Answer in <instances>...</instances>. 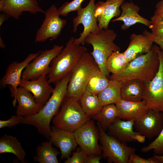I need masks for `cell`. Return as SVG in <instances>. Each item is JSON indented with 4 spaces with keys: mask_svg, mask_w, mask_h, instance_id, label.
Here are the masks:
<instances>
[{
    "mask_svg": "<svg viewBox=\"0 0 163 163\" xmlns=\"http://www.w3.org/2000/svg\"><path fill=\"white\" fill-rule=\"evenodd\" d=\"M72 72L55 84L51 96L36 114L24 117L22 123L35 127L38 132L49 139L51 132L50 122L58 113L66 97L68 85Z\"/></svg>",
    "mask_w": 163,
    "mask_h": 163,
    "instance_id": "obj_1",
    "label": "cell"
},
{
    "mask_svg": "<svg viewBox=\"0 0 163 163\" xmlns=\"http://www.w3.org/2000/svg\"><path fill=\"white\" fill-rule=\"evenodd\" d=\"M159 63L156 45H155L149 53L140 55L129 62L120 73L112 74L110 76V79L122 82L133 79L144 82L150 81L157 73Z\"/></svg>",
    "mask_w": 163,
    "mask_h": 163,
    "instance_id": "obj_2",
    "label": "cell"
},
{
    "mask_svg": "<svg viewBox=\"0 0 163 163\" xmlns=\"http://www.w3.org/2000/svg\"><path fill=\"white\" fill-rule=\"evenodd\" d=\"M74 39L71 37L65 48L51 62L47 77L50 84H55L71 72L83 54L87 51L85 46L75 44Z\"/></svg>",
    "mask_w": 163,
    "mask_h": 163,
    "instance_id": "obj_3",
    "label": "cell"
},
{
    "mask_svg": "<svg viewBox=\"0 0 163 163\" xmlns=\"http://www.w3.org/2000/svg\"><path fill=\"white\" fill-rule=\"evenodd\" d=\"M117 36L113 30L101 29L97 34L89 33L85 40V43L92 46L93 51L91 53L100 70L107 77L109 76L110 73L106 67L107 60L113 52L120 50L114 42Z\"/></svg>",
    "mask_w": 163,
    "mask_h": 163,
    "instance_id": "obj_4",
    "label": "cell"
},
{
    "mask_svg": "<svg viewBox=\"0 0 163 163\" xmlns=\"http://www.w3.org/2000/svg\"><path fill=\"white\" fill-rule=\"evenodd\" d=\"M99 69L91 54L85 52L72 72L66 97L79 101L90 78Z\"/></svg>",
    "mask_w": 163,
    "mask_h": 163,
    "instance_id": "obj_5",
    "label": "cell"
},
{
    "mask_svg": "<svg viewBox=\"0 0 163 163\" xmlns=\"http://www.w3.org/2000/svg\"><path fill=\"white\" fill-rule=\"evenodd\" d=\"M58 113L52 119L56 127L74 132L90 120L79 101L66 97Z\"/></svg>",
    "mask_w": 163,
    "mask_h": 163,
    "instance_id": "obj_6",
    "label": "cell"
},
{
    "mask_svg": "<svg viewBox=\"0 0 163 163\" xmlns=\"http://www.w3.org/2000/svg\"><path fill=\"white\" fill-rule=\"evenodd\" d=\"M99 140L103 153L102 156L108 163H128L130 155L135 153V149L128 146L114 137L106 133L97 123Z\"/></svg>",
    "mask_w": 163,
    "mask_h": 163,
    "instance_id": "obj_7",
    "label": "cell"
},
{
    "mask_svg": "<svg viewBox=\"0 0 163 163\" xmlns=\"http://www.w3.org/2000/svg\"><path fill=\"white\" fill-rule=\"evenodd\" d=\"M159 60L158 70L151 81L144 82L143 100L148 109L163 113V51L156 45Z\"/></svg>",
    "mask_w": 163,
    "mask_h": 163,
    "instance_id": "obj_8",
    "label": "cell"
},
{
    "mask_svg": "<svg viewBox=\"0 0 163 163\" xmlns=\"http://www.w3.org/2000/svg\"><path fill=\"white\" fill-rule=\"evenodd\" d=\"M62 46L54 45L52 48L40 51L23 70L21 79L32 80L43 75L48 74L50 70V65L53 59L63 49Z\"/></svg>",
    "mask_w": 163,
    "mask_h": 163,
    "instance_id": "obj_9",
    "label": "cell"
},
{
    "mask_svg": "<svg viewBox=\"0 0 163 163\" xmlns=\"http://www.w3.org/2000/svg\"><path fill=\"white\" fill-rule=\"evenodd\" d=\"M95 0H90L88 5L84 8H81L77 11V15L72 20L73 32L77 30L79 24H82L84 27L83 31L80 33L78 38L74 39V43L78 45H84L86 37L90 33L97 34L99 28L97 18L95 15Z\"/></svg>",
    "mask_w": 163,
    "mask_h": 163,
    "instance_id": "obj_10",
    "label": "cell"
},
{
    "mask_svg": "<svg viewBox=\"0 0 163 163\" xmlns=\"http://www.w3.org/2000/svg\"><path fill=\"white\" fill-rule=\"evenodd\" d=\"M44 14L45 19L36 34L35 42H43L49 38L56 40L66 23V20L59 17L58 9L54 5L45 11Z\"/></svg>",
    "mask_w": 163,
    "mask_h": 163,
    "instance_id": "obj_11",
    "label": "cell"
},
{
    "mask_svg": "<svg viewBox=\"0 0 163 163\" xmlns=\"http://www.w3.org/2000/svg\"><path fill=\"white\" fill-rule=\"evenodd\" d=\"M73 133L78 145L87 155H101L102 151L98 144L99 130L93 120H90Z\"/></svg>",
    "mask_w": 163,
    "mask_h": 163,
    "instance_id": "obj_12",
    "label": "cell"
},
{
    "mask_svg": "<svg viewBox=\"0 0 163 163\" xmlns=\"http://www.w3.org/2000/svg\"><path fill=\"white\" fill-rule=\"evenodd\" d=\"M163 127V113L153 110L134 120L135 131L149 139L157 137Z\"/></svg>",
    "mask_w": 163,
    "mask_h": 163,
    "instance_id": "obj_13",
    "label": "cell"
},
{
    "mask_svg": "<svg viewBox=\"0 0 163 163\" xmlns=\"http://www.w3.org/2000/svg\"><path fill=\"white\" fill-rule=\"evenodd\" d=\"M38 0H0V11L6 14L9 17L18 20L24 11L32 14L38 13L44 14L39 6Z\"/></svg>",
    "mask_w": 163,
    "mask_h": 163,
    "instance_id": "obj_14",
    "label": "cell"
},
{
    "mask_svg": "<svg viewBox=\"0 0 163 163\" xmlns=\"http://www.w3.org/2000/svg\"><path fill=\"white\" fill-rule=\"evenodd\" d=\"M30 54L22 62L14 61L7 68L5 75L0 81V86L4 88L8 85L11 94L16 90L21 79L22 72L27 65L40 53Z\"/></svg>",
    "mask_w": 163,
    "mask_h": 163,
    "instance_id": "obj_15",
    "label": "cell"
},
{
    "mask_svg": "<svg viewBox=\"0 0 163 163\" xmlns=\"http://www.w3.org/2000/svg\"><path fill=\"white\" fill-rule=\"evenodd\" d=\"M14 97L13 104L14 106L17 101L16 114L24 117L34 115L38 113L43 106L38 103L33 94L24 88L19 86L16 91L11 94Z\"/></svg>",
    "mask_w": 163,
    "mask_h": 163,
    "instance_id": "obj_16",
    "label": "cell"
},
{
    "mask_svg": "<svg viewBox=\"0 0 163 163\" xmlns=\"http://www.w3.org/2000/svg\"><path fill=\"white\" fill-rule=\"evenodd\" d=\"M134 120L124 121L117 118L107 129L109 135L124 143L136 141L143 143L145 136L133 130Z\"/></svg>",
    "mask_w": 163,
    "mask_h": 163,
    "instance_id": "obj_17",
    "label": "cell"
},
{
    "mask_svg": "<svg viewBox=\"0 0 163 163\" xmlns=\"http://www.w3.org/2000/svg\"><path fill=\"white\" fill-rule=\"evenodd\" d=\"M53 145L59 149L61 159H67L78 144L73 132L57 128L54 126L51 127L49 139Z\"/></svg>",
    "mask_w": 163,
    "mask_h": 163,
    "instance_id": "obj_18",
    "label": "cell"
},
{
    "mask_svg": "<svg viewBox=\"0 0 163 163\" xmlns=\"http://www.w3.org/2000/svg\"><path fill=\"white\" fill-rule=\"evenodd\" d=\"M125 0H106L95 4V15L97 18L99 29H107L111 20L120 14V8Z\"/></svg>",
    "mask_w": 163,
    "mask_h": 163,
    "instance_id": "obj_19",
    "label": "cell"
},
{
    "mask_svg": "<svg viewBox=\"0 0 163 163\" xmlns=\"http://www.w3.org/2000/svg\"><path fill=\"white\" fill-rule=\"evenodd\" d=\"M46 75H42L32 80L21 79L19 86L30 92L37 102L43 106L50 98L54 90L48 82Z\"/></svg>",
    "mask_w": 163,
    "mask_h": 163,
    "instance_id": "obj_20",
    "label": "cell"
},
{
    "mask_svg": "<svg viewBox=\"0 0 163 163\" xmlns=\"http://www.w3.org/2000/svg\"><path fill=\"white\" fill-rule=\"evenodd\" d=\"M120 7L122 10L121 14L112 21H123V24L121 27L122 30L128 29L130 26L136 23H141L149 28L151 25V21L139 14L140 7L132 1L123 2Z\"/></svg>",
    "mask_w": 163,
    "mask_h": 163,
    "instance_id": "obj_21",
    "label": "cell"
},
{
    "mask_svg": "<svg viewBox=\"0 0 163 163\" xmlns=\"http://www.w3.org/2000/svg\"><path fill=\"white\" fill-rule=\"evenodd\" d=\"M118 112V118L125 120H135L148 111L145 101L131 102L122 99L115 104Z\"/></svg>",
    "mask_w": 163,
    "mask_h": 163,
    "instance_id": "obj_22",
    "label": "cell"
},
{
    "mask_svg": "<svg viewBox=\"0 0 163 163\" xmlns=\"http://www.w3.org/2000/svg\"><path fill=\"white\" fill-rule=\"evenodd\" d=\"M129 46L123 52L125 57L130 62L137 57L150 52L153 42L143 34H132Z\"/></svg>",
    "mask_w": 163,
    "mask_h": 163,
    "instance_id": "obj_23",
    "label": "cell"
},
{
    "mask_svg": "<svg viewBox=\"0 0 163 163\" xmlns=\"http://www.w3.org/2000/svg\"><path fill=\"white\" fill-rule=\"evenodd\" d=\"M144 91V82L137 79H131L123 82L120 89L122 99L131 102L142 100Z\"/></svg>",
    "mask_w": 163,
    "mask_h": 163,
    "instance_id": "obj_24",
    "label": "cell"
},
{
    "mask_svg": "<svg viewBox=\"0 0 163 163\" xmlns=\"http://www.w3.org/2000/svg\"><path fill=\"white\" fill-rule=\"evenodd\" d=\"M11 153L22 163L27 162L25 159L26 153L16 137L5 135L0 139V154Z\"/></svg>",
    "mask_w": 163,
    "mask_h": 163,
    "instance_id": "obj_25",
    "label": "cell"
},
{
    "mask_svg": "<svg viewBox=\"0 0 163 163\" xmlns=\"http://www.w3.org/2000/svg\"><path fill=\"white\" fill-rule=\"evenodd\" d=\"M123 83L110 79L107 86L98 95L103 107L111 104H115L122 99L120 89Z\"/></svg>",
    "mask_w": 163,
    "mask_h": 163,
    "instance_id": "obj_26",
    "label": "cell"
},
{
    "mask_svg": "<svg viewBox=\"0 0 163 163\" xmlns=\"http://www.w3.org/2000/svg\"><path fill=\"white\" fill-rule=\"evenodd\" d=\"M60 154L50 142L45 141L37 147L36 155L33 159L35 162L40 163H58L57 157Z\"/></svg>",
    "mask_w": 163,
    "mask_h": 163,
    "instance_id": "obj_27",
    "label": "cell"
},
{
    "mask_svg": "<svg viewBox=\"0 0 163 163\" xmlns=\"http://www.w3.org/2000/svg\"><path fill=\"white\" fill-rule=\"evenodd\" d=\"M79 102L83 111L90 118L99 112L103 107L98 95L86 90L82 93Z\"/></svg>",
    "mask_w": 163,
    "mask_h": 163,
    "instance_id": "obj_28",
    "label": "cell"
},
{
    "mask_svg": "<svg viewBox=\"0 0 163 163\" xmlns=\"http://www.w3.org/2000/svg\"><path fill=\"white\" fill-rule=\"evenodd\" d=\"M118 117V112L115 104L103 106L101 110L93 118L97 121L103 129L105 131Z\"/></svg>",
    "mask_w": 163,
    "mask_h": 163,
    "instance_id": "obj_29",
    "label": "cell"
},
{
    "mask_svg": "<svg viewBox=\"0 0 163 163\" xmlns=\"http://www.w3.org/2000/svg\"><path fill=\"white\" fill-rule=\"evenodd\" d=\"M129 62L123 53H120L119 51H115L107 59L106 67L109 73L113 75H117L123 71Z\"/></svg>",
    "mask_w": 163,
    "mask_h": 163,
    "instance_id": "obj_30",
    "label": "cell"
},
{
    "mask_svg": "<svg viewBox=\"0 0 163 163\" xmlns=\"http://www.w3.org/2000/svg\"><path fill=\"white\" fill-rule=\"evenodd\" d=\"M110 80L99 69L95 71L90 78L85 90L98 95L108 85Z\"/></svg>",
    "mask_w": 163,
    "mask_h": 163,
    "instance_id": "obj_31",
    "label": "cell"
},
{
    "mask_svg": "<svg viewBox=\"0 0 163 163\" xmlns=\"http://www.w3.org/2000/svg\"><path fill=\"white\" fill-rule=\"evenodd\" d=\"M153 150L155 154L163 155V127L159 135L147 146L141 149L142 152H147Z\"/></svg>",
    "mask_w": 163,
    "mask_h": 163,
    "instance_id": "obj_32",
    "label": "cell"
},
{
    "mask_svg": "<svg viewBox=\"0 0 163 163\" xmlns=\"http://www.w3.org/2000/svg\"><path fill=\"white\" fill-rule=\"evenodd\" d=\"M84 0H73L70 2H66L58 9V12L60 15L66 16L69 13L77 11L82 8L81 4Z\"/></svg>",
    "mask_w": 163,
    "mask_h": 163,
    "instance_id": "obj_33",
    "label": "cell"
},
{
    "mask_svg": "<svg viewBox=\"0 0 163 163\" xmlns=\"http://www.w3.org/2000/svg\"><path fill=\"white\" fill-rule=\"evenodd\" d=\"M149 28L155 36L163 38V19L154 14L151 19Z\"/></svg>",
    "mask_w": 163,
    "mask_h": 163,
    "instance_id": "obj_34",
    "label": "cell"
},
{
    "mask_svg": "<svg viewBox=\"0 0 163 163\" xmlns=\"http://www.w3.org/2000/svg\"><path fill=\"white\" fill-rule=\"evenodd\" d=\"M87 155L81 149L73 152L72 156L68 157L65 163H85Z\"/></svg>",
    "mask_w": 163,
    "mask_h": 163,
    "instance_id": "obj_35",
    "label": "cell"
},
{
    "mask_svg": "<svg viewBox=\"0 0 163 163\" xmlns=\"http://www.w3.org/2000/svg\"><path fill=\"white\" fill-rule=\"evenodd\" d=\"M24 117L16 115L12 116L10 119L5 120H0V129L4 127L11 128L22 123Z\"/></svg>",
    "mask_w": 163,
    "mask_h": 163,
    "instance_id": "obj_36",
    "label": "cell"
},
{
    "mask_svg": "<svg viewBox=\"0 0 163 163\" xmlns=\"http://www.w3.org/2000/svg\"><path fill=\"white\" fill-rule=\"evenodd\" d=\"M128 163H159L158 161L154 156L147 159L142 158L135 153L130 156Z\"/></svg>",
    "mask_w": 163,
    "mask_h": 163,
    "instance_id": "obj_37",
    "label": "cell"
},
{
    "mask_svg": "<svg viewBox=\"0 0 163 163\" xmlns=\"http://www.w3.org/2000/svg\"><path fill=\"white\" fill-rule=\"evenodd\" d=\"M143 34L152 41L158 45L160 49L163 51V38L159 37L153 35L151 32L147 30H144Z\"/></svg>",
    "mask_w": 163,
    "mask_h": 163,
    "instance_id": "obj_38",
    "label": "cell"
},
{
    "mask_svg": "<svg viewBox=\"0 0 163 163\" xmlns=\"http://www.w3.org/2000/svg\"><path fill=\"white\" fill-rule=\"evenodd\" d=\"M102 156L101 155H87L85 163H99Z\"/></svg>",
    "mask_w": 163,
    "mask_h": 163,
    "instance_id": "obj_39",
    "label": "cell"
},
{
    "mask_svg": "<svg viewBox=\"0 0 163 163\" xmlns=\"http://www.w3.org/2000/svg\"><path fill=\"white\" fill-rule=\"evenodd\" d=\"M154 14L163 19V0H161L156 4Z\"/></svg>",
    "mask_w": 163,
    "mask_h": 163,
    "instance_id": "obj_40",
    "label": "cell"
},
{
    "mask_svg": "<svg viewBox=\"0 0 163 163\" xmlns=\"http://www.w3.org/2000/svg\"><path fill=\"white\" fill-rule=\"evenodd\" d=\"M9 17L5 13L2 12L0 14V26Z\"/></svg>",
    "mask_w": 163,
    "mask_h": 163,
    "instance_id": "obj_41",
    "label": "cell"
},
{
    "mask_svg": "<svg viewBox=\"0 0 163 163\" xmlns=\"http://www.w3.org/2000/svg\"><path fill=\"white\" fill-rule=\"evenodd\" d=\"M154 156L158 161L159 163H163V155H158L155 154Z\"/></svg>",
    "mask_w": 163,
    "mask_h": 163,
    "instance_id": "obj_42",
    "label": "cell"
},
{
    "mask_svg": "<svg viewBox=\"0 0 163 163\" xmlns=\"http://www.w3.org/2000/svg\"><path fill=\"white\" fill-rule=\"evenodd\" d=\"M0 47L3 49H5L6 47V45L1 37H0Z\"/></svg>",
    "mask_w": 163,
    "mask_h": 163,
    "instance_id": "obj_43",
    "label": "cell"
},
{
    "mask_svg": "<svg viewBox=\"0 0 163 163\" xmlns=\"http://www.w3.org/2000/svg\"><path fill=\"white\" fill-rule=\"evenodd\" d=\"M41 0H38V1H41Z\"/></svg>",
    "mask_w": 163,
    "mask_h": 163,
    "instance_id": "obj_44",
    "label": "cell"
}]
</instances>
